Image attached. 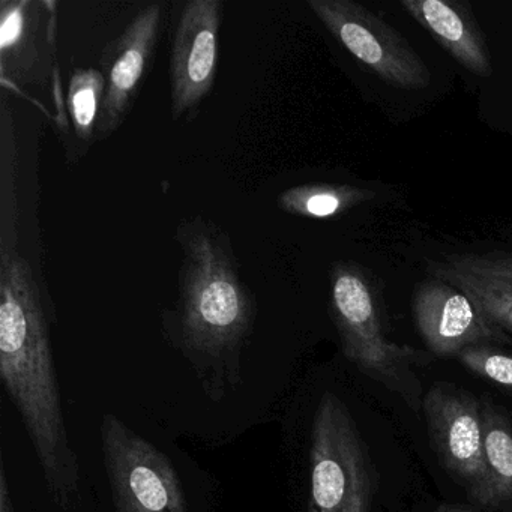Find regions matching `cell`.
<instances>
[{
	"mask_svg": "<svg viewBox=\"0 0 512 512\" xmlns=\"http://www.w3.org/2000/svg\"><path fill=\"white\" fill-rule=\"evenodd\" d=\"M0 376L34 442L53 497L64 503L76 491L79 470L65 430L49 304L17 247H0Z\"/></svg>",
	"mask_w": 512,
	"mask_h": 512,
	"instance_id": "1",
	"label": "cell"
},
{
	"mask_svg": "<svg viewBox=\"0 0 512 512\" xmlns=\"http://www.w3.org/2000/svg\"><path fill=\"white\" fill-rule=\"evenodd\" d=\"M182 250L178 334L188 353L206 361L236 358L256 319V299L239 271L229 236L203 217L176 230Z\"/></svg>",
	"mask_w": 512,
	"mask_h": 512,
	"instance_id": "2",
	"label": "cell"
},
{
	"mask_svg": "<svg viewBox=\"0 0 512 512\" xmlns=\"http://www.w3.org/2000/svg\"><path fill=\"white\" fill-rule=\"evenodd\" d=\"M331 314L343 355L364 376L401 398L412 412H421L425 392L415 368L427 367L434 356L386 338L379 295L358 265L332 266Z\"/></svg>",
	"mask_w": 512,
	"mask_h": 512,
	"instance_id": "3",
	"label": "cell"
},
{
	"mask_svg": "<svg viewBox=\"0 0 512 512\" xmlns=\"http://www.w3.org/2000/svg\"><path fill=\"white\" fill-rule=\"evenodd\" d=\"M310 458L308 512H371L376 466L352 412L332 392L317 406Z\"/></svg>",
	"mask_w": 512,
	"mask_h": 512,
	"instance_id": "4",
	"label": "cell"
},
{
	"mask_svg": "<svg viewBox=\"0 0 512 512\" xmlns=\"http://www.w3.org/2000/svg\"><path fill=\"white\" fill-rule=\"evenodd\" d=\"M101 434L116 512H187L181 479L160 449L113 415Z\"/></svg>",
	"mask_w": 512,
	"mask_h": 512,
	"instance_id": "5",
	"label": "cell"
},
{
	"mask_svg": "<svg viewBox=\"0 0 512 512\" xmlns=\"http://www.w3.org/2000/svg\"><path fill=\"white\" fill-rule=\"evenodd\" d=\"M421 412L431 448L443 469L473 502L484 506L487 469L482 400L455 383L434 382L425 391Z\"/></svg>",
	"mask_w": 512,
	"mask_h": 512,
	"instance_id": "6",
	"label": "cell"
},
{
	"mask_svg": "<svg viewBox=\"0 0 512 512\" xmlns=\"http://www.w3.org/2000/svg\"><path fill=\"white\" fill-rule=\"evenodd\" d=\"M332 37L380 79L401 89H424L430 70L392 26L352 0H308Z\"/></svg>",
	"mask_w": 512,
	"mask_h": 512,
	"instance_id": "7",
	"label": "cell"
},
{
	"mask_svg": "<svg viewBox=\"0 0 512 512\" xmlns=\"http://www.w3.org/2000/svg\"><path fill=\"white\" fill-rule=\"evenodd\" d=\"M223 11L221 0H190L179 13L169 70L173 121H193L214 88Z\"/></svg>",
	"mask_w": 512,
	"mask_h": 512,
	"instance_id": "8",
	"label": "cell"
},
{
	"mask_svg": "<svg viewBox=\"0 0 512 512\" xmlns=\"http://www.w3.org/2000/svg\"><path fill=\"white\" fill-rule=\"evenodd\" d=\"M56 8L58 4L49 0L0 2V74L2 85L11 91L46 88L50 76L58 79Z\"/></svg>",
	"mask_w": 512,
	"mask_h": 512,
	"instance_id": "9",
	"label": "cell"
},
{
	"mask_svg": "<svg viewBox=\"0 0 512 512\" xmlns=\"http://www.w3.org/2000/svg\"><path fill=\"white\" fill-rule=\"evenodd\" d=\"M413 322L436 358H458L467 347L512 346L511 337L490 322L470 296L431 278L416 290Z\"/></svg>",
	"mask_w": 512,
	"mask_h": 512,
	"instance_id": "10",
	"label": "cell"
},
{
	"mask_svg": "<svg viewBox=\"0 0 512 512\" xmlns=\"http://www.w3.org/2000/svg\"><path fill=\"white\" fill-rule=\"evenodd\" d=\"M161 22V4L148 5L104 49L101 73L106 80V92L98 121L97 142L112 137L130 115L151 67Z\"/></svg>",
	"mask_w": 512,
	"mask_h": 512,
	"instance_id": "11",
	"label": "cell"
},
{
	"mask_svg": "<svg viewBox=\"0 0 512 512\" xmlns=\"http://www.w3.org/2000/svg\"><path fill=\"white\" fill-rule=\"evenodd\" d=\"M431 277L466 293L485 317L512 335V254H463L434 263Z\"/></svg>",
	"mask_w": 512,
	"mask_h": 512,
	"instance_id": "12",
	"label": "cell"
},
{
	"mask_svg": "<svg viewBox=\"0 0 512 512\" xmlns=\"http://www.w3.org/2000/svg\"><path fill=\"white\" fill-rule=\"evenodd\" d=\"M401 7L470 73L491 76V59L478 26L463 5L445 0H401Z\"/></svg>",
	"mask_w": 512,
	"mask_h": 512,
	"instance_id": "13",
	"label": "cell"
},
{
	"mask_svg": "<svg viewBox=\"0 0 512 512\" xmlns=\"http://www.w3.org/2000/svg\"><path fill=\"white\" fill-rule=\"evenodd\" d=\"M481 400L487 469L484 506L499 508L512 502V422L508 413L491 398Z\"/></svg>",
	"mask_w": 512,
	"mask_h": 512,
	"instance_id": "14",
	"label": "cell"
},
{
	"mask_svg": "<svg viewBox=\"0 0 512 512\" xmlns=\"http://www.w3.org/2000/svg\"><path fill=\"white\" fill-rule=\"evenodd\" d=\"M106 80L101 70L76 68L71 74L67 92L68 128H71L73 146L68 158L77 161L88 154L97 142V127L103 109Z\"/></svg>",
	"mask_w": 512,
	"mask_h": 512,
	"instance_id": "15",
	"label": "cell"
},
{
	"mask_svg": "<svg viewBox=\"0 0 512 512\" xmlns=\"http://www.w3.org/2000/svg\"><path fill=\"white\" fill-rule=\"evenodd\" d=\"M367 193L344 185H299L281 193L278 208L298 217L329 218L367 199Z\"/></svg>",
	"mask_w": 512,
	"mask_h": 512,
	"instance_id": "16",
	"label": "cell"
},
{
	"mask_svg": "<svg viewBox=\"0 0 512 512\" xmlns=\"http://www.w3.org/2000/svg\"><path fill=\"white\" fill-rule=\"evenodd\" d=\"M457 359L476 376L512 392V355L496 346H473L464 349Z\"/></svg>",
	"mask_w": 512,
	"mask_h": 512,
	"instance_id": "17",
	"label": "cell"
},
{
	"mask_svg": "<svg viewBox=\"0 0 512 512\" xmlns=\"http://www.w3.org/2000/svg\"><path fill=\"white\" fill-rule=\"evenodd\" d=\"M0 512H14L13 500H11L10 487H8L7 472L4 461L0 464Z\"/></svg>",
	"mask_w": 512,
	"mask_h": 512,
	"instance_id": "18",
	"label": "cell"
},
{
	"mask_svg": "<svg viewBox=\"0 0 512 512\" xmlns=\"http://www.w3.org/2000/svg\"><path fill=\"white\" fill-rule=\"evenodd\" d=\"M431 512H490L485 509L476 508L472 505H454V503H445V505L437 506Z\"/></svg>",
	"mask_w": 512,
	"mask_h": 512,
	"instance_id": "19",
	"label": "cell"
}]
</instances>
